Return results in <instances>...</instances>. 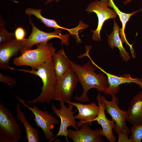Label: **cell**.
<instances>
[{
  "label": "cell",
  "mask_w": 142,
  "mask_h": 142,
  "mask_svg": "<svg viewBox=\"0 0 142 142\" xmlns=\"http://www.w3.org/2000/svg\"><path fill=\"white\" fill-rule=\"evenodd\" d=\"M116 132L118 135V142H132L130 139L128 138V135L124 132L119 131Z\"/></svg>",
  "instance_id": "484cf974"
},
{
  "label": "cell",
  "mask_w": 142,
  "mask_h": 142,
  "mask_svg": "<svg viewBox=\"0 0 142 142\" xmlns=\"http://www.w3.org/2000/svg\"><path fill=\"white\" fill-rule=\"evenodd\" d=\"M11 69L37 75L42 80L43 86L41 93L36 98L27 101V103L31 105L39 103L49 104L54 100L55 87L57 79L54 70L53 59L43 64L36 70L17 69L12 68Z\"/></svg>",
  "instance_id": "7a4b0ae2"
},
{
  "label": "cell",
  "mask_w": 142,
  "mask_h": 142,
  "mask_svg": "<svg viewBox=\"0 0 142 142\" xmlns=\"http://www.w3.org/2000/svg\"><path fill=\"white\" fill-rule=\"evenodd\" d=\"M54 70L57 79L61 78L72 68L70 60L63 49L59 50L53 56Z\"/></svg>",
  "instance_id": "ac0fdd59"
},
{
  "label": "cell",
  "mask_w": 142,
  "mask_h": 142,
  "mask_svg": "<svg viewBox=\"0 0 142 142\" xmlns=\"http://www.w3.org/2000/svg\"><path fill=\"white\" fill-rule=\"evenodd\" d=\"M29 19V23L31 24L32 27V31L29 37L23 40L24 48L21 51V53L26 50L31 49L34 45L48 42L49 40L54 38L59 39L62 43L66 45H69L70 34L62 35V31L60 29L56 30L53 32L48 33L43 31L34 25L30 17Z\"/></svg>",
  "instance_id": "8992f818"
},
{
  "label": "cell",
  "mask_w": 142,
  "mask_h": 142,
  "mask_svg": "<svg viewBox=\"0 0 142 142\" xmlns=\"http://www.w3.org/2000/svg\"><path fill=\"white\" fill-rule=\"evenodd\" d=\"M108 6L109 7L112 8L115 11L119 18L121 22L122 28L120 29L119 34L120 35L121 38L123 43H125L130 47L131 54L134 53V51L132 44L129 43L126 38L125 33V29L126 26L130 17L133 15L140 12L142 11V8L140 10L135 11L130 13H126L121 11L116 6L113 0H108Z\"/></svg>",
  "instance_id": "d6986e66"
},
{
  "label": "cell",
  "mask_w": 142,
  "mask_h": 142,
  "mask_svg": "<svg viewBox=\"0 0 142 142\" xmlns=\"http://www.w3.org/2000/svg\"><path fill=\"white\" fill-rule=\"evenodd\" d=\"M24 48L23 40L16 39L0 43V68L1 69H10L9 61L13 56L17 55Z\"/></svg>",
  "instance_id": "4fadbf2b"
},
{
  "label": "cell",
  "mask_w": 142,
  "mask_h": 142,
  "mask_svg": "<svg viewBox=\"0 0 142 142\" xmlns=\"http://www.w3.org/2000/svg\"><path fill=\"white\" fill-rule=\"evenodd\" d=\"M0 82L9 85L12 88L16 84V80L9 76L4 75L0 73Z\"/></svg>",
  "instance_id": "cb8c5ba5"
},
{
  "label": "cell",
  "mask_w": 142,
  "mask_h": 142,
  "mask_svg": "<svg viewBox=\"0 0 142 142\" xmlns=\"http://www.w3.org/2000/svg\"><path fill=\"white\" fill-rule=\"evenodd\" d=\"M16 97L19 102L34 114L35 118L33 120L37 126L42 129L47 140L51 142L54 137L52 130L54 128L55 125L60 124L59 120L49 114L48 111L40 110L35 105L33 107H30L26 104L25 101L22 99L17 96Z\"/></svg>",
  "instance_id": "5b68a950"
},
{
  "label": "cell",
  "mask_w": 142,
  "mask_h": 142,
  "mask_svg": "<svg viewBox=\"0 0 142 142\" xmlns=\"http://www.w3.org/2000/svg\"><path fill=\"white\" fill-rule=\"evenodd\" d=\"M21 105L20 103L17 105L16 117L17 120L21 122L25 128L28 142H39V130L33 127L27 121L24 113L21 109Z\"/></svg>",
  "instance_id": "ffe728a7"
},
{
  "label": "cell",
  "mask_w": 142,
  "mask_h": 142,
  "mask_svg": "<svg viewBox=\"0 0 142 142\" xmlns=\"http://www.w3.org/2000/svg\"><path fill=\"white\" fill-rule=\"evenodd\" d=\"M22 131L17 119L0 102V142H18Z\"/></svg>",
  "instance_id": "277c9868"
},
{
  "label": "cell",
  "mask_w": 142,
  "mask_h": 142,
  "mask_svg": "<svg viewBox=\"0 0 142 142\" xmlns=\"http://www.w3.org/2000/svg\"><path fill=\"white\" fill-rule=\"evenodd\" d=\"M54 1L57 2H58L60 0H47L44 3V5Z\"/></svg>",
  "instance_id": "4316f807"
},
{
  "label": "cell",
  "mask_w": 142,
  "mask_h": 142,
  "mask_svg": "<svg viewBox=\"0 0 142 142\" xmlns=\"http://www.w3.org/2000/svg\"><path fill=\"white\" fill-rule=\"evenodd\" d=\"M126 111L127 120L133 126L142 125V91L133 97Z\"/></svg>",
  "instance_id": "2e32d148"
},
{
  "label": "cell",
  "mask_w": 142,
  "mask_h": 142,
  "mask_svg": "<svg viewBox=\"0 0 142 142\" xmlns=\"http://www.w3.org/2000/svg\"><path fill=\"white\" fill-rule=\"evenodd\" d=\"M72 68L77 75L79 82L83 89L81 95L77 94L74 100L82 102H89L87 96L88 91L95 88L100 92L104 93L108 86L107 77L102 73H97L96 67L88 61L82 65L70 60Z\"/></svg>",
  "instance_id": "6da1fadb"
},
{
  "label": "cell",
  "mask_w": 142,
  "mask_h": 142,
  "mask_svg": "<svg viewBox=\"0 0 142 142\" xmlns=\"http://www.w3.org/2000/svg\"><path fill=\"white\" fill-rule=\"evenodd\" d=\"M87 57L92 63L107 76L108 83V87L104 93L106 95L115 94L120 91V85L126 83H134L138 85L142 89V79L132 78L130 74H124L122 75L117 76L109 73L99 67L93 60L89 55Z\"/></svg>",
  "instance_id": "8fae6325"
},
{
  "label": "cell",
  "mask_w": 142,
  "mask_h": 142,
  "mask_svg": "<svg viewBox=\"0 0 142 142\" xmlns=\"http://www.w3.org/2000/svg\"><path fill=\"white\" fill-rule=\"evenodd\" d=\"M41 11L42 9H34L30 7L26 9L25 13L28 16L32 15L34 16L37 18L39 19L46 27L54 28L56 30L60 29V26L57 23L55 20L48 19L43 17L41 15Z\"/></svg>",
  "instance_id": "44dd1931"
},
{
  "label": "cell",
  "mask_w": 142,
  "mask_h": 142,
  "mask_svg": "<svg viewBox=\"0 0 142 142\" xmlns=\"http://www.w3.org/2000/svg\"><path fill=\"white\" fill-rule=\"evenodd\" d=\"M67 103L73 105L78 111V114L75 116L76 119L79 120L77 124L78 128L80 127L82 125L85 123L91 125L93 120L97 116L99 112V106L95 103L84 104L69 102Z\"/></svg>",
  "instance_id": "5bb4252c"
},
{
  "label": "cell",
  "mask_w": 142,
  "mask_h": 142,
  "mask_svg": "<svg viewBox=\"0 0 142 142\" xmlns=\"http://www.w3.org/2000/svg\"><path fill=\"white\" fill-rule=\"evenodd\" d=\"M131 0H125L123 2V3L124 4H128L129 3Z\"/></svg>",
  "instance_id": "83f0119b"
},
{
  "label": "cell",
  "mask_w": 142,
  "mask_h": 142,
  "mask_svg": "<svg viewBox=\"0 0 142 142\" xmlns=\"http://www.w3.org/2000/svg\"><path fill=\"white\" fill-rule=\"evenodd\" d=\"M108 0H96L90 3L88 5L85 11L89 13L94 12L98 18V24L97 29L91 30L93 33L92 39L94 41H101L100 33L105 21L110 19L116 18L117 14L113 10L110 8L108 4Z\"/></svg>",
  "instance_id": "52a82bcc"
},
{
  "label": "cell",
  "mask_w": 142,
  "mask_h": 142,
  "mask_svg": "<svg viewBox=\"0 0 142 142\" xmlns=\"http://www.w3.org/2000/svg\"><path fill=\"white\" fill-rule=\"evenodd\" d=\"M100 94L99 93L96 99L98 102L99 110L97 116L92 121H97L101 126L103 136H105L110 142L116 141V138L113 132L115 121L113 119H108L105 115V104L100 99Z\"/></svg>",
  "instance_id": "9a60e30c"
},
{
  "label": "cell",
  "mask_w": 142,
  "mask_h": 142,
  "mask_svg": "<svg viewBox=\"0 0 142 142\" xmlns=\"http://www.w3.org/2000/svg\"><path fill=\"white\" fill-rule=\"evenodd\" d=\"M112 100L109 101L103 95H100L101 100L104 104L107 113L111 117L114 121V129L115 131H120L123 132L127 135L131 133L130 129L126 125V111L120 109L118 107V99L115 94L111 95Z\"/></svg>",
  "instance_id": "30bf717a"
},
{
  "label": "cell",
  "mask_w": 142,
  "mask_h": 142,
  "mask_svg": "<svg viewBox=\"0 0 142 142\" xmlns=\"http://www.w3.org/2000/svg\"><path fill=\"white\" fill-rule=\"evenodd\" d=\"M16 39L18 40H24L25 38L26 32L24 29L22 27H18L15 30L14 32Z\"/></svg>",
  "instance_id": "d4e9b609"
},
{
  "label": "cell",
  "mask_w": 142,
  "mask_h": 142,
  "mask_svg": "<svg viewBox=\"0 0 142 142\" xmlns=\"http://www.w3.org/2000/svg\"><path fill=\"white\" fill-rule=\"evenodd\" d=\"M79 82L77 75L71 68L63 77L57 79L54 100L67 103L71 102L73 92Z\"/></svg>",
  "instance_id": "9c48e42d"
},
{
  "label": "cell",
  "mask_w": 142,
  "mask_h": 142,
  "mask_svg": "<svg viewBox=\"0 0 142 142\" xmlns=\"http://www.w3.org/2000/svg\"><path fill=\"white\" fill-rule=\"evenodd\" d=\"M14 33L8 32L5 27V22L1 14L0 16V43L15 39Z\"/></svg>",
  "instance_id": "7402d4cb"
},
{
  "label": "cell",
  "mask_w": 142,
  "mask_h": 142,
  "mask_svg": "<svg viewBox=\"0 0 142 142\" xmlns=\"http://www.w3.org/2000/svg\"><path fill=\"white\" fill-rule=\"evenodd\" d=\"M87 123L83 124L78 130L68 129L67 137L74 142H104L102 129L94 130Z\"/></svg>",
  "instance_id": "7c38bea8"
},
{
  "label": "cell",
  "mask_w": 142,
  "mask_h": 142,
  "mask_svg": "<svg viewBox=\"0 0 142 142\" xmlns=\"http://www.w3.org/2000/svg\"><path fill=\"white\" fill-rule=\"evenodd\" d=\"M37 48L27 50L19 56L13 59V63L17 66H28L36 70L46 62L53 59L55 49L52 43H42L37 45Z\"/></svg>",
  "instance_id": "3957f363"
},
{
  "label": "cell",
  "mask_w": 142,
  "mask_h": 142,
  "mask_svg": "<svg viewBox=\"0 0 142 142\" xmlns=\"http://www.w3.org/2000/svg\"><path fill=\"white\" fill-rule=\"evenodd\" d=\"M130 130L132 134L130 138L132 142H141L142 139V125L133 126Z\"/></svg>",
  "instance_id": "603a6c76"
},
{
  "label": "cell",
  "mask_w": 142,
  "mask_h": 142,
  "mask_svg": "<svg viewBox=\"0 0 142 142\" xmlns=\"http://www.w3.org/2000/svg\"><path fill=\"white\" fill-rule=\"evenodd\" d=\"M60 108L58 109L55 105H53L51 108L54 113L60 119V124L59 131L56 135L54 136L52 142L59 136H64L65 137L67 142H68L67 134L68 128L71 126L76 130L79 129L77 125V122L74 115L77 110H73L74 106L72 104L69 105L67 107L65 102L63 101L59 102Z\"/></svg>",
  "instance_id": "ba28073f"
},
{
  "label": "cell",
  "mask_w": 142,
  "mask_h": 142,
  "mask_svg": "<svg viewBox=\"0 0 142 142\" xmlns=\"http://www.w3.org/2000/svg\"><path fill=\"white\" fill-rule=\"evenodd\" d=\"M120 29L114 19V25L112 32L108 36V43L109 46L112 49L117 48L119 50L120 56L123 61L127 62L131 58L129 53L123 46V42L119 36Z\"/></svg>",
  "instance_id": "e0dca14e"
}]
</instances>
